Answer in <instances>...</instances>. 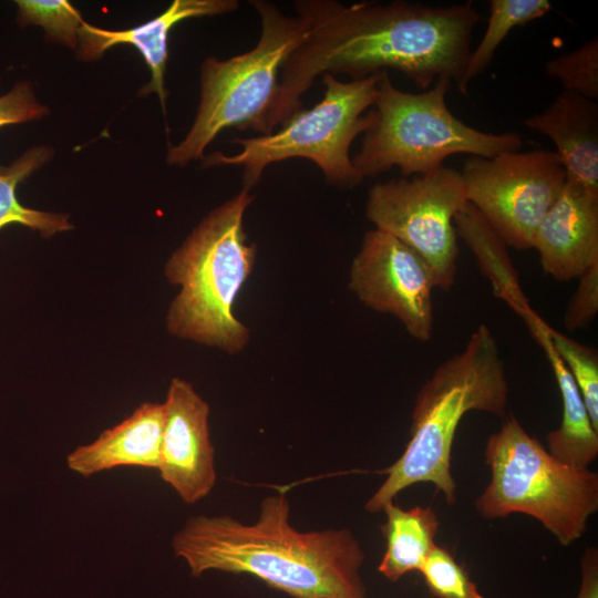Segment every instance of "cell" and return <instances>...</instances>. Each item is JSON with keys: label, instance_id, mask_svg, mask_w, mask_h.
I'll list each match as a JSON object with an SVG mask.
<instances>
[{"label": "cell", "instance_id": "603a6c76", "mask_svg": "<svg viewBox=\"0 0 598 598\" xmlns=\"http://www.w3.org/2000/svg\"><path fill=\"white\" fill-rule=\"evenodd\" d=\"M549 340L571 374L595 429L598 430V352L568 336L548 328Z\"/></svg>", "mask_w": 598, "mask_h": 598}, {"label": "cell", "instance_id": "7a4b0ae2", "mask_svg": "<svg viewBox=\"0 0 598 598\" xmlns=\"http://www.w3.org/2000/svg\"><path fill=\"white\" fill-rule=\"evenodd\" d=\"M283 491L260 503L254 524L227 515H198L172 547L194 576L207 570L246 573L293 598H365L364 553L349 529L301 532L289 523Z\"/></svg>", "mask_w": 598, "mask_h": 598}, {"label": "cell", "instance_id": "44dd1931", "mask_svg": "<svg viewBox=\"0 0 598 598\" xmlns=\"http://www.w3.org/2000/svg\"><path fill=\"white\" fill-rule=\"evenodd\" d=\"M486 30L475 49H472L465 73L457 85L462 94L470 83L491 64L496 50L517 27H524L547 14L551 9L548 0H491Z\"/></svg>", "mask_w": 598, "mask_h": 598}, {"label": "cell", "instance_id": "2e32d148", "mask_svg": "<svg viewBox=\"0 0 598 598\" xmlns=\"http://www.w3.org/2000/svg\"><path fill=\"white\" fill-rule=\"evenodd\" d=\"M163 426V403L144 402L94 441L70 452L66 465L83 477L121 466L158 470Z\"/></svg>", "mask_w": 598, "mask_h": 598}, {"label": "cell", "instance_id": "ba28073f", "mask_svg": "<svg viewBox=\"0 0 598 598\" xmlns=\"http://www.w3.org/2000/svg\"><path fill=\"white\" fill-rule=\"evenodd\" d=\"M381 75L379 72L362 80L341 81L323 74L324 92L316 105L298 111L270 134L234 138L240 146L238 153H212L204 156V166H241L243 189L250 192L267 166L299 157L316 164L333 187L358 186L364 178L352 163L350 147L372 123L371 107Z\"/></svg>", "mask_w": 598, "mask_h": 598}, {"label": "cell", "instance_id": "d4e9b609", "mask_svg": "<svg viewBox=\"0 0 598 598\" xmlns=\"http://www.w3.org/2000/svg\"><path fill=\"white\" fill-rule=\"evenodd\" d=\"M419 571L436 598H484L466 569L445 547L435 545Z\"/></svg>", "mask_w": 598, "mask_h": 598}, {"label": "cell", "instance_id": "7402d4cb", "mask_svg": "<svg viewBox=\"0 0 598 598\" xmlns=\"http://www.w3.org/2000/svg\"><path fill=\"white\" fill-rule=\"evenodd\" d=\"M16 3L17 21L21 27L40 25L50 41L76 48L79 32L84 21L80 11L69 1L17 0Z\"/></svg>", "mask_w": 598, "mask_h": 598}, {"label": "cell", "instance_id": "277c9868", "mask_svg": "<svg viewBox=\"0 0 598 598\" xmlns=\"http://www.w3.org/2000/svg\"><path fill=\"white\" fill-rule=\"evenodd\" d=\"M254 198L241 189L212 209L168 258L164 274L179 286L166 316L171 334L228 353L248 344L233 308L256 264L257 246L244 229Z\"/></svg>", "mask_w": 598, "mask_h": 598}, {"label": "cell", "instance_id": "5bb4252c", "mask_svg": "<svg viewBox=\"0 0 598 598\" xmlns=\"http://www.w3.org/2000/svg\"><path fill=\"white\" fill-rule=\"evenodd\" d=\"M238 8L237 0H174L156 18L127 30H105L84 22L79 32L78 54L87 61L101 58L116 44L133 45L151 71V81L142 87L140 94L156 93L165 112V72L171 30L186 19L227 14Z\"/></svg>", "mask_w": 598, "mask_h": 598}, {"label": "cell", "instance_id": "8992f818", "mask_svg": "<svg viewBox=\"0 0 598 598\" xmlns=\"http://www.w3.org/2000/svg\"><path fill=\"white\" fill-rule=\"evenodd\" d=\"M484 454L491 481L475 502L481 516L528 515L565 547L586 533L598 511L597 473L551 456L514 415L488 436Z\"/></svg>", "mask_w": 598, "mask_h": 598}, {"label": "cell", "instance_id": "30bf717a", "mask_svg": "<svg viewBox=\"0 0 598 598\" xmlns=\"http://www.w3.org/2000/svg\"><path fill=\"white\" fill-rule=\"evenodd\" d=\"M461 174L468 203L516 249L532 248L539 223L566 183L559 157L547 150L470 156Z\"/></svg>", "mask_w": 598, "mask_h": 598}, {"label": "cell", "instance_id": "e0dca14e", "mask_svg": "<svg viewBox=\"0 0 598 598\" xmlns=\"http://www.w3.org/2000/svg\"><path fill=\"white\" fill-rule=\"evenodd\" d=\"M528 328L551 365L563 402L560 425L546 435L547 451L574 468H588L598 456V430L591 422L571 374L549 340V326L538 316Z\"/></svg>", "mask_w": 598, "mask_h": 598}, {"label": "cell", "instance_id": "ac0fdd59", "mask_svg": "<svg viewBox=\"0 0 598 598\" xmlns=\"http://www.w3.org/2000/svg\"><path fill=\"white\" fill-rule=\"evenodd\" d=\"M382 512L386 520L381 529L385 551L378 570L391 581L420 570L435 544L439 519L431 506L404 509L391 502Z\"/></svg>", "mask_w": 598, "mask_h": 598}, {"label": "cell", "instance_id": "8fae6325", "mask_svg": "<svg viewBox=\"0 0 598 598\" xmlns=\"http://www.w3.org/2000/svg\"><path fill=\"white\" fill-rule=\"evenodd\" d=\"M349 287L368 308L394 316L414 339H431L436 288L432 271L398 238L377 228L368 230L352 260Z\"/></svg>", "mask_w": 598, "mask_h": 598}, {"label": "cell", "instance_id": "ffe728a7", "mask_svg": "<svg viewBox=\"0 0 598 598\" xmlns=\"http://www.w3.org/2000/svg\"><path fill=\"white\" fill-rule=\"evenodd\" d=\"M52 155L51 147L34 146L12 164L0 165V229L10 224H20L49 238L74 228L66 215L25 207L16 194L18 184L42 167Z\"/></svg>", "mask_w": 598, "mask_h": 598}, {"label": "cell", "instance_id": "3957f363", "mask_svg": "<svg viewBox=\"0 0 598 598\" xmlns=\"http://www.w3.org/2000/svg\"><path fill=\"white\" fill-rule=\"evenodd\" d=\"M508 382L498 344L491 329L480 324L464 349L442 362L416 394L410 440L401 456L381 473L385 480L365 503L378 513L403 489L432 483L447 504L456 499L451 472L454 436L470 411L505 415Z\"/></svg>", "mask_w": 598, "mask_h": 598}, {"label": "cell", "instance_id": "83f0119b", "mask_svg": "<svg viewBox=\"0 0 598 598\" xmlns=\"http://www.w3.org/2000/svg\"><path fill=\"white\" fill-rule=\"evenodd\" d=\"M581 582L577 598H598V550L585 549L580 561Z\"/></svg>", "mask_w": 598, "mask_h": 598}, {"label": "cell", "instance_id": "5b68a950", "mask_svg": "<svg viewBox=\"0 0 598 598\" xmlns=\"http://www.w3.org/2000/svg\"><path fill=\"white\" fill-rule=\"evenodd\" d=\"M452 80L436 79L423 92L395 87L382 72L372 123L362 134L360 150L352 163L363 178L377 177L398 167L403 177L423 175L442 166L453 155L494 157L519 151L522 136L516 132L489 133L467 125L447 107Z\"/></svg>", "mask_w": 598, "mask_h": 598}, {"label": "cell", "instance_id": "d6986e66", "mask_svg": "<svg viewBox=\"0 0 598 598\" xmlns=\"http://www.w3.org/2000/svg\"><path fill=\"white\" fill-rule=\"evenodd\" d=\"M457 237L473 251L495 295L506 301L523 319L530 308L507 252V245L480 212L468 203L454 218Z\"/></svg>", "mask_w": 598, "mask_h": 598}, {"label": "cell", "instance_id": "484cf974", "mask_svg": "<svg viewBox=\"0 0 598 598\" xmlns=\"http://www.w3.org/2000/svg\"><path fill=\"white\" fill-rule=\"evenodd\" d=\"M564 316L565 327L573 331L589 326L598 312V264L581 276Z\"/></svg>", "mask_w": 598, "mask_h": 598}, {"label": "cell", "instance_id": "4316f807", "mask_svg": "<svg viewBox=\"0 0 598 598\" xmlns=\"http://www.w3.org/2000/svg\"><path fill=\"white\" fill-rule=\"evenodd\" d=\"M49 114L47 106L35 97L29 81H20L0 96V128L9 124L40 120Z\"/></svg>", "mask_w": 598, "mask_h": 598}, {"label": "cell", "instance_id": "7c38bea8", "mask_svg": "<svg viewBox=\"0 0 598 598\" xmlns=\"http://www.w3.org/2000/svg\"><path fill=\"white\" fill-rule=\"evenodd\" d=\"M158 472L186 504L205 498L216 483L209 436V405L186 380L174 378L167 390Z\"/></svg>", "mask_w": 598, "mask_h": 598}, {"label": "cell", "instance_id": "9c48e42d", "mask_svg": "<svg viewBox=\"0 0 598 598\" xmlns=\"http://www.w3.org/2000/svg\"><path fill=\"white\" fill-rule=\"evenodd\" d=\"M467 205L461 172L442 166L412 178L374 184L368 193L365 217L420 255L436 288L448 291L458 256L454 218Z\"/></svg>", "mask_w": 598, "mask_h": 598}, {"label": "cell", "instance_id": "9a60e30c", "mask_svg": "<svg viewBox=\"0 0 598 598\" xmlns=\"http://www.w3.org/2000/svg\"><path fill=\"white\" fill-rule=\"evenodd\" d=\"M524 125L553 141L566 181L598 194V103L576 93H559Z\"/></svg>", "mask_w": 598, "mask_h": 598}, {"label": "cell", "instance_id": "4fadbf2b", "mask_svg": "<svg viewBox=\"0 0 598 598\" xmlns=\"http://www.w3.org/2000/svg\"><path fill=\"white\" fill-rule=\"evenodd\" d=\"M532 247L544 271L569 281L598 264V194L566 181L539 223Z\"/></svg>", "mask_w": 598, "mask_h": 598}, {"label": "cell", "instance_id": "6da1fadb", "mask_svg": "<svg viewBox=\"0 0 598 598\" xmlns=\"http://www.w3.org/2000/svg\"><path fill=\"white\" fill-rule=\"evenodd\" d=\"M293 7L308 31L281 66L277 93L259 126L261 135L302 110V95L326 73L362 80L395 70L422 90L441 76L458 85L482 19L471 0L450 6L297 0Z\"/></svg>", "mask_w": 598, "mask_h": 598}, {"label": "cell", "instance_id": "cb8c5ba5", "mask_svg": "<svg viewBox=\"0 0 598 598\" xmlns=\"http://www.w3.org/2000/svg\"><path fill=\"white\" fill-rule=\"evenodd\" d=\"M546 73L558 80L564 91L598 100V39L584 42L577 49L549 59Z\"/></svg>", "mask_w": 598, "mask_h": 598}, {"label": "cell", "instance_id": "52a82bcc", "mask_svg": "<svg viewBox=\"0 0 598 598\" xmlns=\"http://www.w3.org/2000/svg\"><path fill=\"white\" fill-rule=\"evenodd\" d=\"M260 18V37L249 51L219 60L206 58L199 72V103L194 122L166 162L186 166L204 158L206 147L224 130L258 132L278 90L281 66L307 34V22L289 17L274 2L250 0Z\"/></svg>", "mask_w": 598, "mask_h": 598}]
</instances>
